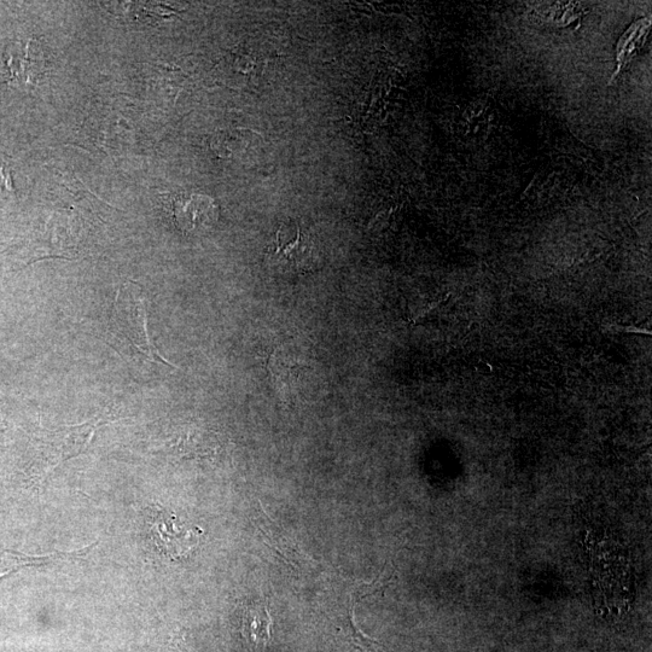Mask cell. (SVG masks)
I'll list each match as a JSON object with an SVG mask.
<instances>
[{
  "instance_id": "cell-1",
  "label": "cell",
  "mask_w": 652,
  "mask_h": 652,
  "mask_svg": "<svg viewBox=\"0 0 652 652\" xmlns=\"http://www.w3.org/2000/svg\"><path fill=\"white\" fill-rule=\"evenodd\" d=\"M109 331L124 345L135 348L150 362L173 366L161 357L151 340L148 330V311L145 296L139 285L128 282L119 289L116 295Z\"/></svg>"
},
{
  "instance_id": "cell-2",
  "label": "cell",
  "mask_w": 652,
  "mask_h": 652,
  "mask_svg": "<svg viewBox=\"0 0 652 652\" xmlns=\"http://www.w3.org/2000/svg\"><path fill=\"white\" fill-rule=\"evenodd\" d=\"M145 523L151 546L160 555L179 561L199 545L200 528H185L173 512L153 505L145 511Z\"/></svg>"
},
{
  "instance_id": "cell-3",
  "label": "cell",
  "mask_w": 652,
  "mask_h": 652,
  "mask_svg": "<svg viewBox=\"0 0 652 652\" xmlns=\"http://www.w3.org/2000/svg\"><path fill=\"white\" fill-rule=\"evenodd\" d=\"M173 220L180 230L200 232L218 219V207L211 197L201 194L179 195L172 200Z\"/></svg>"
},
{
  "instance_id": "cell-4",
  "label": "cell",
  "mask_w": 652,
  "mask_h": 652,
  "mask_svg": "<svg viewBox=\"0 0 652 652\" xmlns=\"http://www.w3.org/2000/svg\"><path fill=\"white\" fill-rule=\"evenodd\" d=\"M100 422L63 427L52 432L48 441V463L54 470L68 459L79 456L91 444Z\"/></svg>"
},
{
  "instance_id": "cell-5",
  "label": "cell",
  "mask_w": 652,
  "mask_h": 652,
  "mask_svg": "<svg viewBox=\"0 0 652 652\" xmlns=\"http://www.w3.org/2000/svg\"><path fill=\"white\" fill-rule=\"evenodd\" d=\"M7 64L11 81L25 89L36 86L45 68L42 52L32 40L10 45L7 50Z\"/></svg>"
},
{
  "instance_id": "cell-6",
  "label": "cell",
  "mask_w": 652,
  "mask_h": 652,
  "mask_svg": "<svg viewBox=\"0 0 652 652\" xmlns=\"http://www.w3.org/2000/svg\"><path fill=\"white\" fill-rule=\"evenodd\" d=\"M269 263L282 272L301 273L310 270L314 264L313 246L310 238L302 234L300 227L294 241L282 243L277 235L276 247L270 253Z\"/></svg>"
},
{
  "instance_id": "cell-7",
  "label": "cell",
  "mask_w": 652,
  "mask_h": 652,
  "mask_svg": "<svg viewBox=\"0 0 652 652\" xmlns=\"http://www.w3.org/2000/svg\"><path fill=\"white\" fill-rule=\"evenodd\" d=\"M96 545L93 544L77 551L50 553V555L46 556H28L21 555V553L0 551V579L5 578V576L11 573L19 572L22 568L39 567L52 562L80 560L90 550H93V547Z\"/></svg>"
},
{
  "instance_id": "cell-8",
  "label": "cell",
  "mask_w": 652,
  "mask_h": 652,
  "mask_svg": "<svg viewBox=\"0 0 652 652\" xmlns=\"http://www.w3.org/2000/svg\"><path fill=\"white\" fill-rule=\"evenodd\" d=\"M267 370L270 372L271 381L278 397L285 403H291L298 392L301 366L290 363L282 354L276 352L271 354L267 360Z\"/></svg>"
},
{
  "instance_id": "cell-9",
  "label": "cell",
  "mask_w": 652,
  "mask_h": 652,
  "mask_svg": "<svg viewBox=\"0 0 652 652\" xmlns=\"http://www.w3.org/2000/svg\"><path fill=\"white\" fill-rule=\"evenodd\" d=\"M272 619L266 605L247 608L243 615L242 633L248 642L266 646L271 642Z\"/></svg>"
},
{
  "instance_id": "cell-10",
  "label": "cell",
  "mask_w": 652,
  "mask_h": 652,
  "mask_svg": "<svg viewBox=\"0 0 652 652\" xmlns=\"http://www.w3.org/2000/svg\"><path fill=\"white\" fill-rule=\"evenodd\" d=\"M354 601L349 605L348 615L345 621L342 622L340 631L346 637L348 643L357 649L358 652H381L382 645L376 639H372L360 630L355 621L354 616Z\"/></svg>"
},
{
  "instance_id": "cell-11",
  "label": "cell",
  "mask_w": 652,
  "mask_h": 652,
  "mask_svg": "<svg viewBox=\"0 0 652 652\" xmlns=\"http://www.w3.org/2000/svg\"><path fill=\"white\" fill-rule=\"evenodd\" d=\"M395 578V569L390 567L383 570V573L371 584H363L353 592L352 601L357 603L368 597H383L384 592L393 584Z\"/></svg>"
},
{
  "instance_id": "cell-12",
  "label": "cell",
  "mask_w": 652,
  "mask_h": 652,
  "mask_svg": "<svg viewBox=\"0 0 652 652\" xmlns=\"http://www.w3.org/2000/svg\"><path fill=\"white\" fill-rule=\"evenodd\" d=\"M649 21H642L636 23L631 29L630 32L626 33V36L622 38L620 43V54L619 60L622 62L627 56L632 55L633 51L638 49V44H642L645 33L648 31Z\"/></svg>"
}]
</instances>
